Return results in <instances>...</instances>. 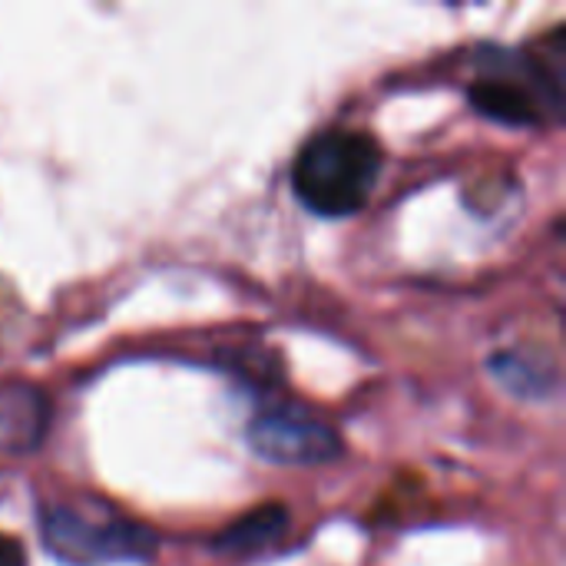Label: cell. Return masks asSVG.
<instances>
[{"label":"cell","instance_id":"obj_2","mask_svg":"<svg viewBox=\"0 0 566 566\" xmlns=\"http://www.w3.org/2000/svg\"><path fill=\"white\" fill-rule=\"evenodd\" d=\"M46 551L70 566L139 564L159 547V537L129 517H90L76 507H50L40 514Z\"/></svg>","mask_w":566,"mask_h":566},{"label":"cell","instance_id":"obj_5","mask_svg":"<svg viewBox=\"0 0 566 566\" xmlns=\"http://www.w3.org/2000/svg\"><path fill=\"white\" fill-rule=\"evenodd\" d=\"M491 375H494L511 395H521V398H537V395L547 391V388H544V375H541L534 365H527L524 358H517V355H497V358L491 361Z\"/></svg>","mask_w":566,"mask_h":566},{"label":"cell","instance_id":"obj_6","mask_svg":"<svg viewBox=\"0 0 566 566\" xmlns=\"http://www.w3.org/2000/svg\"><path fill=\"white\" fill-rule=\"evenodd\" d=\"M0 566H27V554L20 547V541L0 534Z\"/></svg>","mask_w":566,"mask_h":566},{"label":"cell","instance_id":"obj_3","mask_svg":"<svg viewBox=\"0 0 566 566\" xmlns=\"http://www.w3.org/2000/svg\"><path fill=\"white\" fill-rule=\"evenodd\" d=\"M245 441L262 461L282 468H315L342 454V434L332 424L295 408L259 415L249 424Z\"/></svg>","mask_w":566,"mask_h":566},{"label":"cell","instance_id":"obj_4","mask_svg":"<svg viewBox=\"0 0 566 566\" xmlns=\"http://www.w3.org/2000/svg\"><path fill=\"white\" fill-rule=\"evenodd\" d=\"M289 531V511L282 504H262L252 514L239 517L216 537V551L226 557H252L272 547Z\"/></svg>","mask_w":566,"mask_h":566},{"label":"cell","instance_id":"obj_1","mask_svg":"<svg viewBox=\"0 0 566 566\" xmlns=\"http://www.w3.org/2000/svg\"><path fill=\"white\" fill-rule=\"evenodd\" d=\"M381 146L361 129L315 133L292 163V186L315 216L342 219L361 212L381 176Z\"/></svg>","mask_w":566,"mask_h":566}]
</instances>
